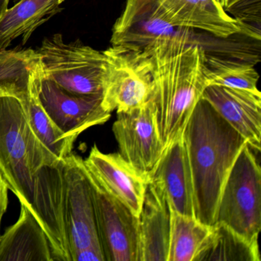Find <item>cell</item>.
<instances>
[{
	"instance_id": "484cf974",
	"label": "cell",
	"mask_w": 261,
	"mask_h": 261,
	"mask_svg": "<svg viewBox=\"0 0 261 261\" xmlns=\"http://www.w3.org/2000/svg\"><path fill=\"white\" fill-rule=\"evenodd\" d=\"M9 4H10V0H0V19L8 9Z\"/></svg>"
},
{
	"instance_id": "603a6c76",
	"label": "cell",
	"mask_w": 261,
	"mask_h": 261,
	"mask_svg": "<svg viewBox=\"0 0 261 261\" xmlns=\"http://www.w3.org/2000/svg\"><path fill=\"white\" fill-rule=\"evenodd\" d=\"M39 62L36 50L0 51V95L25 98L29 93L30 76Z\"/></svg>"
},
{
	"instance_id": "9c48e42d",
	"label": "cell",
	"mask_w": 261,
	"mask_h": 261,
	"mask_svg": "<svg viewBox=\"0 0 261 261\" xmlns=\"http://www.w3.org/2000/svg\"><path fill=\"white\" fill-rule=\"evenodd\" d=\"M113 132L119 153L133 167L150 179L164 153L152 100L140 108L117 113Z\"/></svg>"
},
{
	"instance_id": "52a82bcc",
	"label": "cell",
	"mask_w": 261,
	"mask_h": 261,
	"mask_svg": "<svg viewBox=\"0 0 261 261\" xmlns=\"http://www.w3.org/2000/svg\"><path fill=\"white\" fill-rule=\"evenodd\" d=\"M62 221L71 261L79 252L101 249L93 201L91 181L84 160L71 153L62 161Z\"/></svg>"
},
{
	"instance_id": "8992f818",
	"label": "cell",
	"mask_w": 261,
	"mask_h": 261,
	"mask_svg": "<svg viewBox=\"0 0 261 261\" xmlns=\"http://www.w3.org/2000/svg\"><path fill=\"white\" fill-rule=\"evenodd\" d=\"M106 57L102 106L125 112L147 103L153 91L152 66L147 53L121 46L103 51Z\"/></svg>"
},
{
	"instance_id": "ffe728a7",
	"label": "cell",
	"mask_w": 261,
	"mask_h": 261,
	"mask_svg": "<svg viewBox=\"0 0 261 261\" xmlns=\"http://www.w3.org/2000/svg\"><path fill=\"white\" fill-rule=\"evenodd\" d=\"M0 19V51L13 41L22 39L25 45L39 27L62 11L65 0H17Z\"/></svg>"
},
{
	"instance_id": "e0dca14e",
	"label": "cell",
	"mask_w": 261,
	"mask_h": 261,
	"mask_svg": "<svg viewBox=\"0 0 261 261\" xmlns=\"http://www.w3.org/2000/svg\"><path fill=\"white\" fill-rule=\"evenodd\" d=\"M160 3L174 27L202 30L222 39L241 33L238 22L217 0H160Z\"/></svg>"
},
{
	"instance_id": "4fadbf2b",
	"label": "cell",
	"mask_w": 261,
	"mask_h": 261,
	"mask_svg": "<svg viewBox=\"0 0 261 261\" xmlns=\"http://www.w3.org/2000/svg\"><path fill=\"white\" fill-rule=\"evenodd\" d=\"M84 163L106 190L139 217L149 178L133 167L120 153H103L96 145L91 148Z\"/></svg>"
},
{
	"instance_id": "44dd1931",
	"label": "cell",
	"mask_w": 261,
	"mask_h": 261,
	"mask_svg": "<svg viewBox=\"0 0 261 261\" xmlns=\"http://www.w3.org/2000/svg\"><path fill=\"white\" fill-rule=\"evenodd\" d=\"M213 225L172 210L167 261H196L207 246Z\"/></svg>"
},
{
	"instance_id": "ba28073f",
	"label": "cell",
	"mask_w": 261,
	"mask_h": 261,
	"mask_svg": "<svg viewBox=\"0 0 261 261\" xmlns=\"http://www.w3.org/2000/svg\"><path fill=\"white\" fill-rule=\"evenodd\" d=\"M88 174L97 234L106 261H139L138 217L106 190L88 171Z\"/></svg>"
},
{
	"instance_id": "277c9868",
	"label": "cell",
	"mask_w": 261,
	"mask_h": 261,
	"mask_svg": "<svg viewBox=\"0 0 261 261\" xmlns=\"http://www.w3.org/2000/svg\"><path fill=\"white\" fill-rule=\"evenodd\" d=\"M36 51L44 77L71 94L103 96V51L80 40L67 43L61 34L46 38Z\"/></svg>"
},
{
	"instance_id": "9a60e30c",
	"label": "cell",
	"mask_w": 261,
	"mask_h": 261,
	"mask_svg": "<svg viewBox=\"0 0 261 261\" xmlns=\"http://www.w3.org/2000/svg\"><path fill=\"white\" fill-rule=\"evenodd\" d=\"M170 204L160 183L150 179L139 215V261H167Z\"/></svg>"
},
{
	"instance_id": "2e32d148",
	"label": "cell",
	"mask_w": 261,
	"mask_h": 261,
	"mask_svg": "<svg viewBox=\"0 0 261 261\" xmlns=\"http://www.w3.org/2000/svg\"><path fill=\"white\" fill-rule=\"evenodd\" d=\"M183 134L165 151L150 179L163 187L172 211L195 217L193 184Z\"/></svg>"
},
{
	"instance_id": "7402d4cb",
	"label": "cell",
	"mask_w": 261,
	"mask_h": 261,
	"mask_svg": "<svg viewBox=\"0 0 261 261\" xmlns=\"http://www.w3.org/2000/svg\"><path fill=\"white\" fill-rule=\"evenodd\" d=\"M196 261H260L258 240L247 239L228 226L216 222Z\"/></svg>"
},
{
	"instance_id": "cb8c5ba5",
	"label": "cell",
	"mask_w": 261,
	"mask_h": 261,
	"mask_svg": "<svg viewBox=\"0 0 261 261\" xmlns=\"http://www.w3.org/2000/svg\"><path fill=\"white\" fill-rule=\"evenodd\" d=\"M207 86L226 87L259 92V74L252 65L207 56L205 59Z\"/></svg>"
},
{
	"instance_id": "8fae6325",
	"label": "cell",
	"mask_w": 261,
	"mask_h": 261,
	"mask_svg": "<svg viewBox=\"0 0 261 261\" xmlns=\"http://www.w3.org/2000/svg\"><path fill=\"white\" fill-rule=\"evenodd\" d=\"M41 67V65H40ZM38 96L48 117L66 137L76 140L84 131L103 124L111 113L102 106V96L71 94L42 75L41 70Z\"/></svg>"
},
{
	"instance_id": "ac0fdd59",
	"label": "cell",
	"mask_w": 261,
	"mask_h": 261,
	"mask_svg": "<svg viewBox=\"0 0 261 261\" xmlns=\"http://www.w3.org/2000/svg\"><path fill=\"white\" fill-rule=\"evenodd\" d=\"M0 261H54L46 233L24 204L17 221L0 236Z\"/></svg>"
},
{
	"instance_id": "5bb4252c",
	"label": "cell",
	"mask_w": 261,
	"mask_h": 261,
	"mask_svg": "<svg viewBox=\"0 0 261 261\" xmlns=\"http://www.w3.org/2000/svg\"><path fill=\"white\" fill-rule=\"evenodd\" d=\"M201 98L246 140L254 151H260L261 94L246 90L208 85Z\"/></svg>"
},
{
	"instance_id": "5b68a950",
	"label": "cell",
	"mask_w": 261,
	"mask_h": 261,
	"mask_svg": "<svg viewBox=\"0 0 261 261\" xmlns=\"http://www.w3.org/2000/svg\"><path fill=\"white\" fill-rule=\"evenodd\" d=\"M216 222L228 226L247 239L258 240L261 229V169L248 143L238 155L224 184Z\"/></svg>"
},
{
	"instance_id": "3957f363",
	"label": "cell",
	"mask_w": 261,
	"mask_h": 261,
	"mask_svg": "<svg viewBox=\"0 0 261 261\" xmlns=\"http://www.w3.org/2000/svg\"><path fill=\"white\" fill-rule=\"evenodd\" d=\"M45 166H50L49 161L29 124L20 99L0 95V173L31 212L36 175Z\"/></svg>"
},
{
	"instance_id": "7a4b0ae2",
	"label": "cell",
	"mask_w": 261,
	"mask_h": 261,
	"mask_svg": "<svg viewBox=\"0 0 261 261\" xmlns=\"http://www.w3.org/2000/svg\"><path fill=\"white\" fill-rule=\"evenodd\" d=\"M183 135L193 184L195 218L213 225L224 184L247 142L202 98Z\"/></svg>"
},
{
	"instance_id": "30bf717a",
	"label": "cell",
	"mask_w": 261,
	"mask_h": 261,
	"mask_svg": "<svg viewBox=\"0 0 261 261\" xmlns=\"http://www.w3.org/2000/svg\"><path fill=\"white\" fill-rule=\"evenodd\" d=\"M187 30L169 22L160 0H126L113 27L111 42L145 53L158 41L188 36Z\"/></svg>"
},
{
	"instance_id": "4316f807",
	"label": "cell",
	"mask_w": 261,
	"mask_h": 261,
	"mask_svg": "<svg viewBox=\"0 0 261 261\" xmlns=\"http://www.w3.org/2000/svg\"><path fill=\"white\" fill-rule=\"evenodd\" d=\"M221 6L224 10H227L230 6H231L236 0H217Z\"/></svg>"
},
{
	"instance_id": "d4e9b609",
	"label": "cell",
	"mask_w": 261,
	"mask_h": 261,
	"mask_svg": "<svg viewBox=\"0 0 261 261\" xmlns=\"http://www.w3.org/2000/svg\"><path fill=\"white\" fill-rule=\"evenodd\" d=\"M9 190H10V189H9L7 181H6L3 175L0 173V227H1L3 217H4L7 207H8Z\"/></svg>"
},
{
	"instance_id": "6da1fadb",
	"label": "cell",
	"mask_w": 261,
	"mask_h": 261,
	"mask_svg": "<svg viewBox=\"0 0 261 261\" xmlns=\"http://www.w3.org/2000/svg\"><path fill=\"white\" fill-rule=\"evenodd\" d=\"M145 53L152 66L155 123L166 151L184 134L207 86L205 50L183 36L158 41Z\"/></svg>"
},
{
	"instance_id": "7c38bea8",
	"label": "cell",
	"mask_w": 261,
	"mask_h": 261,
	"mask_svg": "<svg viewBox=\"0 0 261 261\" xmlns=\"http://www.w3.org/2000/svg\"><path fill=\"white\" fill-rule=\"evenodd\" d=\"M62 163L43 166L38 172L32 213L46 233L54 261H71L62 221Z\"/></svg>"
},
{
	"instance_id": "d6986e66",
	"label": "cell",
	"mask_w": 261,
	"mask_h": 261,
	"mask_svg": "<svg viewBox=\"0 0 261 261\" xmlns=\"http://www.w3.org/2000/svg\"><path fill=\"white\" fill-rule=\"evenodd\" d=\"M41 76L40 61L30 76L29 93L21 100L29 124L42 144L50 166L64 161L72 153L76 140L66 137L44 111L38 96Z\"/></svg>"
}]
</instances>
